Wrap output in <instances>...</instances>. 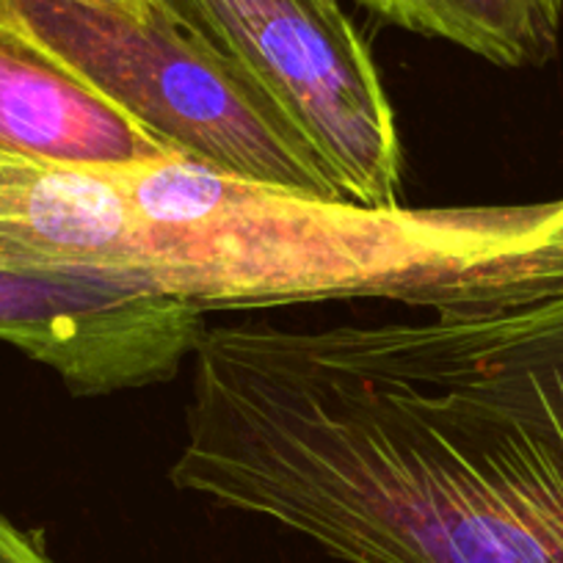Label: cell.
I'll return each instance as SVG.
<instances>
[{"mask_svg": "<svg viewBox=\"0 0 563 563\" xmlns=\"http://www.w3.org/2000/svg\"><path fill=\"white\" fill-rule=\"evenodd\" d=\"M282 506L345 563H563V296L305 329Z\"/></svg>", "mask_w": 563, "mask_h": 563, "instance_id": "obj_1", "label": "cell"}, {"mask_svg": "<svg viewBox=\"0 0 563 563\" xmlns=\"http://www.w3.org/2000/svg\"><path fill=\"white\" fill-rule=\"evenodd\" d=\"M113 3H122V7L135 9V12H155V9H166L164 0H113Z\"/></svg>", "mask_w": 563, "mask_h": 563, "instance_id": "obj_9", "label": "cell"}, {"mask_svg": "<svg viewBox=\"0 0 563 563\" xmlns=\"http://www.w3.org/2000/svg\"><path fill=\"white\" fill-rule=\"evenodd\" d=\"M382 23L451 42L495 67H544L558 53L563 0H360Z\"/></svg>", "mask_w": 563, "mask_h": 563, "instance_id": "obj_7", "label": "cell"}, {"mask_svg": "<svg viewBox=\"0 0 563 563\" xmlns=\"http://www.w3.org/2000/svg\"><path fill=\"white\" fill-rule=\"evenodd\" d=\"M0 20L183 158L260 186L345 199L285 117L169 9L0 0Z\"/></svg>", "mask_w": 563, "mask_h": 563, "instance_id": "obj_3", "label": "cell"}, {"mask_svg": "<svg viewBox=\"0 0 563 563\" xmlns=\"http://www.w3.org/2000/svg\"><path fill=\"white\" fill-rule=\"evenodd\" d=\"M205 334V312L183 301L0 263V340L58 373L73 395L169 382Z\"/></svg>", "mask_w": 563, "mask_h": 563, "instance_id": "obj_5", "label": "cell"}, {"mask_svg": "<svg viewBox=\"0 0 563 563\" xmlns=\"http://www.w3.org/2000/svg\"><path fill=\"white\" fill-rule=\"evenodd\" d=\"M164 3L285 117L345 199L398 205V119L365 36L338 0Z\"/></svg>", "mask_w": 563, "mask_h": 563, "instance_id": "obj_4", "label": "cell"}, {"mask_svg": "<svg viewBox=\"0 0 563 563\" xmlns=\"http://www.w3.org/2000/svg\"><path fill=\"white\" fill-rule=\"evenodd\" d=\"M0 155L108 169L177 153L0 20Z\"/></svg>", "mask_w": 563, "mask_h": 563, "instance_id": "obj_6", "label": "cell"}, {"mask_svg": "<svg viewBox=\"0 0 563 563\" xmlns=\"http://www.w3.org/2000/svg\"><path fill=\"white\" fill-rule=\"evenodd\" d=\"M0 563H51V558L29 533L0 514Z\"/></svg>", "mask_w": 563, "mask_h": 563, "instance_id": "obj_8", "label": "cell"}, {"mask_svg": "<svg viewBox=\"0 0 563 563\" xmlns=\"http://www.w3.org/2000/svg\"><path fill=\"white\" fill-rule=\"evenodd\" d=\"M128 216L108 288L199 312L387 299L497 312L563 296V197L367 208L241 180L169 155L108 166Z\"/></svg>", "mask_w": 563, "mask_h": 563, "instance_id": "obj_2", "label": "cell"}]
</instances>
